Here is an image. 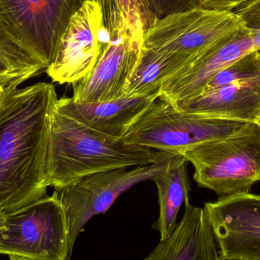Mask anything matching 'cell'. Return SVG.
I'll return each mask as SVG.
<instances>
[{
  "instance_id": "1",
  "label": "cell",
  "mask_w": 260,
  "mask_h": 260,
  "mask_svg": "<svg viewBox=\"0 0 260 260\" xmlns=\"http://www.w3.org/2000/svg\"><path fill=\"white\" fill-rule=\"evenodd\" d=\"M54 86L6 90L0 100V208L6 215L47 197L46 162Z\"/></svg>"
},
{
  "instance_id": "2",
  "label": "cell",
  "mask_w": 260,
  "mask_h": 260,
  "mask_svg": "<svg viewBox=\"0 0 260 260\" xmlns=\"http://www.w3.org/2000/svg\"><path fill=\"white\" fill-rule=\"evenodd\" d=\"M177 153L158 151L98 133L55 108L46 162L47 186H68L88 174L151 165Z\"/></svg>"
},
{
  "instance_id": "3",
  "label": "cell",
  "mask_w": 260,
  "mask_h": 260,
  "mask_svg": "<svg viewBox=\"0 0 260 260\" xmlns=\"http://www.w3.org/2000/svg\"><path fill=\"white\" fill-rule=\"evenodd\" d=\"M180 154L193 165L200 187L221 197L249 193L260 181V126L248 123L235 134L199 144Z\"/></svg>"
},
{
  "instance_id": "4",
  "label": "cell",
  "mask_w": 260,
  "mask_h": 260,
  "mask_svg": "<svg viewBox=\"0 0 260 260\" xmlns=\"http://www.w3.org/2000/svg\"><path fill=\"white\" fill-rule=\"evenodd\" d=\"M100 5L109 31L108 45L89 74L73 84L75 102H106L124 97L143 47V30L128 19L120 0H94Z\"/></svg>"
},
{
  "instance_id": "5",
  "label": "cell",
  "mask_w": 260,
  "mask_h": 260,
  "mask_svg": "<svg viewBox=\"0 0 260 260\" xmlns=\"http://www.w3.org/2000/svg\"><path fill=\"white\" fill-rule=\"evenodd\" d=\"M247 123L181 112L158 99L133 122L121 139L145 148L180 154L199 144L235 134Z\"/></svg>"
},
{
  "instance_id": "6",
  "label": "cell",
  "mask_w": 260,
  "mask_h": 260,
  "mask_svg": "<svg viewBox=\"0 0 260 260\" xmlns=\"http://www.w3.org/2000/svg\"><path fill=\"white\" fill-rule=\"evenodd\" d=\"M0 254L30 260H70L67 216L56 191L5 215L0 227Z\"/></svg>"
},
{
  "instance_id": "7",
  "label": "cell",
  "mask_w": 260,
  "mask_h": 260,
  "mask_svg": "<svg viewBox=\"0 0 260 260\" xmlns=\"http://www.w3.org/2000/svg\"><path fill=\"white\" fill-rule=\"evenodd\" d=\"M86 1L0 0V28L47 70L70 19Z\"/></svg>"
},
{
  "instance_id": "8",
  "label": "cell",
  "mask_w": 260,
  "mask_h": 260,
  "mask_svg": "<svg viewBox=\"0 0 260 260\" xmlns=\"http://www.w3.org/2000/svg\"><path fill=\"white\" fill-rule=\"evenodd\" d=\"M178 154L151 165L88 174L68 186L55 189L65 210L71 253L78 236L92 217L108 212L117 199L135 185L153 180Z\"/></svg>"
},
{
  "instance_id": "9",
  "label": "cell",
  "mask_w": 260,
  "mask_h": 260,
  "mask_svg": "<svg viewBox=\"0 0 260 260\" xmlns=\"http://www.w3.org/2000/svg\"><path fill=\"white\" fill-rule=\"evenodd\" d=\"M241 26L234 12L194 8L158 18L144 35L143 45L180 55L191 62Z\"/></svg>"
},
{
  "instance_id": "10",
  "label": "cell",
  "mask_w": 260,
  "mask_h": 260,
  "mask_svg": "<svg viewBox=\"0 0 260 260\" xmlns=\"http://www.w3.org/2000/svg\"><path fill=\"white\" fill-rule=\"evenodd\" d=\"M109 39L100 5L88 0L70 19L46 73L53 82L73 85L89 74Z\"/></svg>"
},
{
  "instance_id": "11",
  "label": "cell",
  "mask_w": 260,
  "mask_h": 260,
  "mask_svg": "<svg viewBox=\"0 0 260 260\" xmlns=\"http://www.w3.org/2000/svg\"><path fill=\"white\" fill-rule=\"evenodd\" d=\"M203 209L221 256L260 260V196L249 192L221 197Z\"/></svg>"
},
{
  "instance_id": "12",
  "label": "cell",
  "mask_w": 260,
  "mask_h": 260,
  "mask_svg": "<svg viewBox=\"0 0 260 260\" xmlns=\"http://www.w3.org/2000/svg\"><path fill=\"white\" fill-rule=\"evenodd\" d=\"M254 50L253 30L241 26L167 79L159 99L174 105L198 95L218 72Z\"/></svg>"
},
{
  "instance_id": "13",
  "label": "cell",
  "mask_w": 260,
  "mask_h": 260,
  "mask_svg": "<svg viewBox=\"0 0 260 260\" xmlns=\"http://www.w3.org/2000/svg\"><path fill=\"white\" fill-rule=\"evenodd\" d=\"M159 99L157 95L125 96L106 102L80 103L72 98L58 99L56 108L91 129L121 139L142 113Z\"/></svg>"
},
{
  "instance_id": "14",
  "label": "cell",
  "mask_w": 260,
  "mask_h": 260,
  "mask_svg": "<svg viewBox=\"0 0 260 260\" xmlns=\"http://www.w3.org/2000/svg\"><path fill=\"white\" fill-rule=\"evenodd\" d=\"M218 244L204 209L185 203L183 217L143 260H218Z\"/></svg>"
},
{
  "instance_id": "15",
  "label": "cell",
  "mask_w": 260,
  "mask_h": 260,
  "mask_svg": "<svg viewBox=\"0 0 260 260\" xmlns=\"http://www.w3.org/2000/svg\"><path fill=\"white\" fill-rule=\"evenodd\" d=\"M172 105L187 114L257 123L260 116V76L205 91Z\"/></svg>"
},
{
  "instance_id": "16",
  "label": "cell",
  "mask_w": 260,
  "mask_h": 260,
  "mask_svg": "<svg viewBox=\"0 0 260 260\" xmlns=\"http://www.w3.org/2000/svg\"><path fill=\"white\" fill-rule=\"evenodd\" d=\"M187 162L179 154L165 171L153 179L157 186L159 205L158 218L153 228L160 234V240L171 235L177 226L180 207L189 202Z\"/></svg>"
},
{
  "instance_id": "17",
  "label": "cell",
  "mask_w": 260,
  "mask_h": 260,
  "mask_svg": "<svg viewBox=\"0 0 260 260\" xmlns=\"http://www.w3.org/2000/svg\"><path fill=\"white\" fill-rule=\"evenodd\" d=\"M189 61L180 55L143 45L140 59L125 88V96L157 95L164 82Z\"/></svg>"
},
{
  "instance_id": "18",
  "label": "cell",
  "mask_w": 260,
  "mask_h": 260,
  "mask_svg": "<svg viewBox=\"0 0 260 260\" xmlns=\"http://www.w3.org/2000/svg\"><path fill=\"white\" fill-rule=\"evenodd\" d=\"M45 67L0 28V87L18 88L42 73Z\"/></svg>"
},
{
  "instance_id": "19",
  "label": "cell",
  "mask_w": 260,
  "mask_h": 260,
  "mask_svg": "<svg viewBox=\"0 0 260 260\" xmlns=\"http://www.w3.org/2000/svg\"><path fill=\"white\" fill-rule=\"evenodd\" d=\"M260 76V58L257 50L250 52L218 72L205 85L202 92L245 82Z\"/></svg>"
},
{
  "instance_id": "20",
  "label": "cell",
  "mask_w": 260,
  "mask_h": 260,
  "mask_svg": "<svg viewBox=\"0 0 260 260\" xmlns=\"http://www.w3.org/2000/svg\"><path fill=\"white\" fill-rule=\"evenodd\" d=\"M132 24L147 32L158 18L151 12L145 0H120Z\"/></svg>"
},
{
  "instance_id": "21",
  "label": "cell",
  "mask_w": 260,
  "mask_h": 260,
  "mask_svg": "<svg viewBox=\"0 0 260 260\" xmlns=\"http://www.w3.org/2000/svg\"><path fill=\"white\" fill-rule=\"evenodd\" d=\"M145 2L157 18L200 7L199 0H145Z\"/></svg>"
},
{
  "instance_id": "22",
  "label": "cell",
  "mask_w": 260,
  "mask_h": 260,
  "mask_svg": "<svg viewBox=\"0 0 260 260\" xmlns=\"http://www.w3.org/2000/svg\"><path fill=\"white\" fill-rule=\"evenodd\" d=\"M241 24L251 30H260V0H253L233 11Z\"/></svg>"
},
{
  "instance_id": "23",
  "label": "cell",
  "mask_w": 260,
  "mask_h": 260,
  "mask_svg": "<svg viewBox=\"0 0 260 260\" xmlns=\"http://www.w3.org/2000/svg\"><path fill=\"white\" fill-rule=\"evenodd\" d=\"M200 7L209 10L229 11L235 9L250 3L252 0H199Z\"/></svg>"
},
{
  "instance_id": "24",
  "label": "cell",
  "mask_w": 260,
  "mask_h": 260,
  "mask_svg": "<svg viewBox=\"0 0 260 260\" xmlns=\"http://www.w3.org/2000/svg\"><path fill=\"white\" fill-rule=\"evenodd\" d=\"M5 215H6V214L4 213L3 209L0 208V227H1L2 224H3V221H4Z\"/></svg>"
},
{
  "instance_id": "25",
  "label": "cell",
  "mask_w": 260,
  "mask_h": 260,
  "mask_svg": "<svg viewBox=\"0 0 260 260\" xmlns=\"http://www.w3.org/2000/svg\"><path fill=\"white\" fill-rule=\"evenodd\" d=\"M218 260H247V259H235V258H229L225 257V256H222L220 255V257Z\"/></svg>"
},
{
  "instance_id": "26",
  "label": "cell",
  "mask_w": 260,
  "mask_h": 260,
  "mask_svg": "<svg viewBox=\"0 0 260 260\" xmlns=\"http://www.w3.org/2000/svg\"><path fill=\"white\" fill-rule=\"evenodd\" d=\"M10 260H30L27 259H24V258L16 257V256H9Z\"/></svg>"
},
{
  "instance_id": "27",
  "label": "cell",
  "mask_w": 260,
  "mask_h": 260,
  "mask_svg": "<svg viewBox=\"0 0 260 260\" xmlns=\"http://www.w3.org/2000/svg\"><path fill=\"white\" fill-rule=\"evenodd\" d=\"M6 89L3 88V87H0V100H1L2 97H3L4 93L6 92Z\"/></svg>"
},
{
  "instance_id": "28",
  "label": "cell",
  "mask_w": 260,
  "mask_h": 260,
  "mask_svg": "<svg viewBox=\"0 0 260 260\" xmlns=\"http://www.w3.org/2000/svg\"><path fill=\"white\" fill-rule=\"evenodd\" d=\"M257 123H258V124H259V126H260V116H259V120H258Z\"/></svg>"
},
{
  "instance_id": "29",
  "label": "cell",
  "mask_w": 260,
  "mask_h": 260,
  "mask_svg": "<svg viewBox=\"0 0 260 260\" xmlns=\"http://www.w3.org/2000/svg\"><path fill=\"white\" fill-rule=\"evenodd\" d=\"M257 52H258V54H259V58H260V49H259V50H257Z\"/></svg>"
},
{
  "instance_id": "30",
  "label": "cell",
  "mask_w": 260,
  "mask_h": 260,
  "mask_svg": "<svg viewBox=\"0 0 260 260\" xmlns=\"http://www.w3.org/2000/svg\"><path fill=\"white\" fill-rule=\"evenodd\" d=\"M252 1H253V0H252ZM250 2H251V1H250Z\"/></svg>"
}]
</instances>
